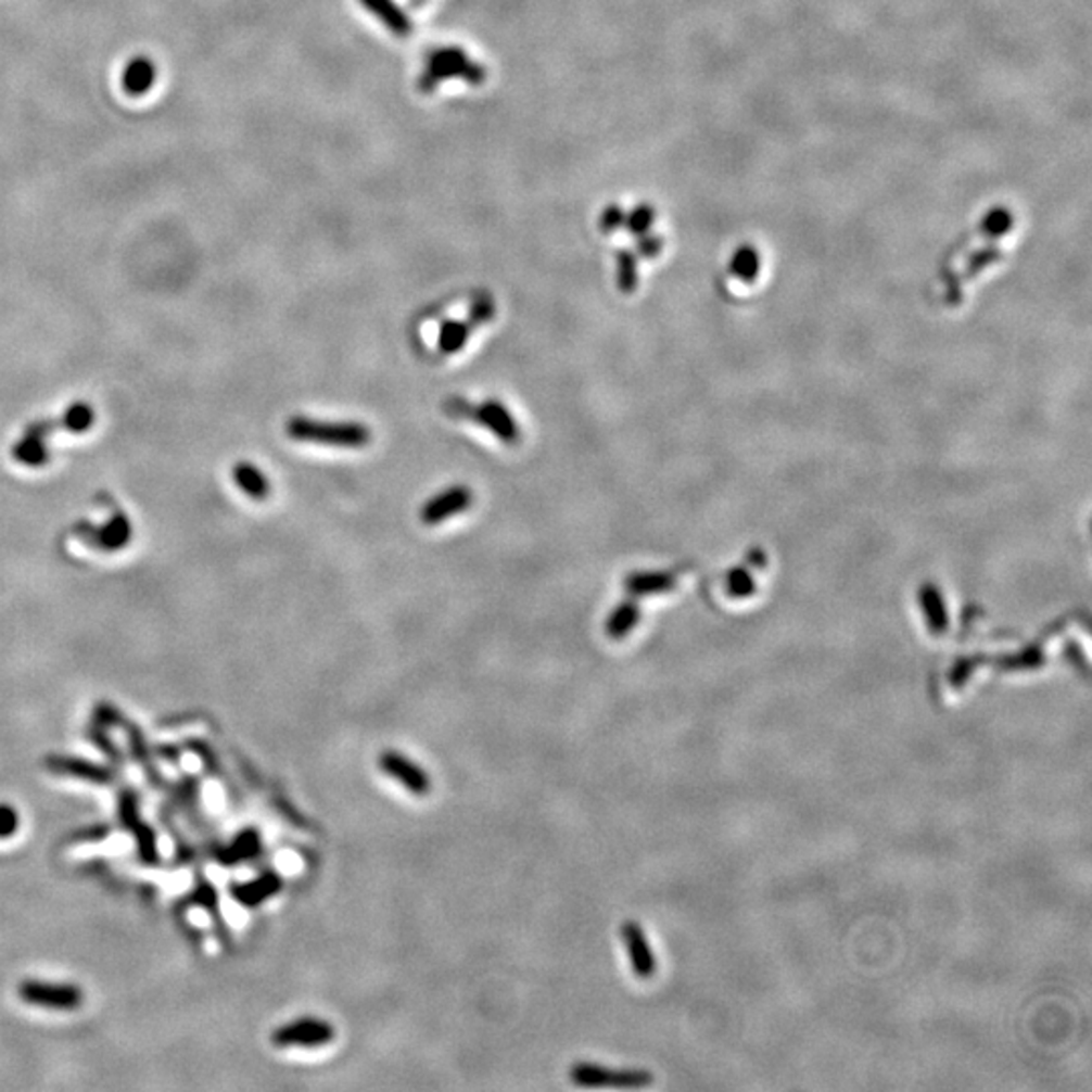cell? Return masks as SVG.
<instances>
[{"label": "cell", "mask_w": 1092, "mask_h": 1092, "mask_svg": "<svg viewBox=\"0 0 1092 1092\" xmlns=\"http://www.w3.org/2000/svg\"><path fill=\"white\" fill-rule=\"evenodd\" d=\"M288 435L295 442L325 443L332 447L360 449L369 445L370 429L356 421H320L310 417H292L288 421Z\"/></svg>", "instance_id": "1"}, {"label": "cell", "mask_w": 1092, "mask_h": 1092, "mask_svg": "<svg viewBox=\"0 0 1092 1092\" xmlns=\"http://www.w3.org/2000/svg\"><path fill=\"white\" fill-rule=\"evenodd\" d=\"M569 1078L581 1089H644L653 1077L637 1068H607L601 1064L576 1063L569 1068Z\"/></svg>", "instance_id": "2"}, {"label": "cell", "mask_w": 1092, "mask_h": 1092, "mask_svg": "<svg viewBox=\"0 0 1092 1092\" xmlns=\"http://www.w3.org/2000/svg\"><path fill=\"white\" fill-rule=\"evenodd\" d=\"M337 1028L322 1018L292 1019L271 1033V1042L278 1049H322L334 1042Z\"/></svg>", "instance_id": "3"}, {"label": "cell", "mask_w": 1092, "mask_h": 1092, "mask_svg": "<svg viewBox=\"0 0 1092 1092\" xmlns=\"http://www.w3.org/2000/svg\"><path fill=\"white\" fill-rule=\"evenodd\" d=\"M377 765L386 777L399 783L401 787H405L409 793H414L417 798H423V796L431 793V775L419 763H415L414 759H409L407 754L395 751V749H386L379 754Z\"/></svg>", "instance_id": "4"}, {"label": "cell", "mask_w": 1092, "mask_h": 1092, "mask_svg": "<svg viewBox=\"0 0 1092 1092\" xmlns=\"http://www.w3.org/2000/svg\"><path fill=\"white\" fill-rule=\"evenodd\" d=\"M473 503V492L468 486H452L433 496L429 503L421 508V522L428 526H435L443 520L458 517L466 512Z\"/></svg>", "instance_id": "5"}, {"label": "cell", "mask_w": 1092, "mask_h": 1092, "mask_svg": "<svg viewBox=\"0 0 1092 1092\" xmlns=\"http://www.w3.org/2000/svg\"><path fill=\"white\" fill-rule=\"evenodd\" d=\"M621 941L627 949L635 977H639V979L653 977L656 969H658V963H656V955L651 951L650 941L642 929V925L635 920L623 923L621 925Z\"/></svg>", "instance_id": "6"}, {"label": "cell", "mask_w": 1092, "mask_h": 1092, "mask_svg": "<svg viewBox=\"0 0 1092 1092\" xmlns=\"http://www.w3.org/2000/svg\"><path fill=\"white\" fill-rule=\"evenodd\" d=\"M18 995L27 1004L60 1007V1010H72V1007L81 1004V991L75 986H53V983L25 981L18 988Z\"/></svg>", "instance_id": "7"}, {"label": "cell", "mask_w": 1092, "mask_h": 1092, "mask_svg": "<svg viewBox=\"0 0 1092 1092\" xmlns=\"http://www.w3.org/2000/svg\"><path fill=\"white\" fill-rule=\"evenodd\" d=\"M472 419L490 429L504 443L512 445L520 440V428L500 401H484L480 407H473Z\"/></svg>", "instance_id": "8"}, {"label": "cell", "mask_w": 1092, "mask_h": 1092, "mask_svg": "<svg viewBox=\"0 0 1092 1092\" xmlns=\"http://www.w3.org/2000/svg\"><path fill=\"white\" fill-rule=\"evenodd\" d=\"M156 79H158V65L148 55H136L128 61L119 77L122 89L132 98L147 96L148 91L154 88Z\"/></svg>", "instance_id": "9"}, {"label": "cell", "mask_w": 1092, "mask_h": 1092, "mask_svg": "<svg viewBox=\"0 0 1092 1092\" xmlns=\"http://www.w3.org/2000/svg\"><path fill=\"white\" fill-rule=\"evenodd\" d=\"M105 529H81L79 536L86 541V545L93 546L98 550H118L126 546L130 538V524L124 515H114V518L104 524Z\"/></svg>", "instance_id": "10"}, {"label": "cell", "mask_w": 1092, "mask_h": 1092, "mask_svg": "<svg viewBox=\"0 0 1092 1092\" xmlns=\"http://www.w3.org/2000/svg\"><path fill=\"white\" fill-rule=\"evenodd\" d=\"M281 888H283V880H281L280 874L266 872V874H262V876H257L253 880H247L243 885H237L233 888V897L243 906H259L262 902L269 901L271 897H276Z\"/></svg>", "instance_id": "11"}, {"label": "cell", "mask_w": 1092, "mask_h": 1092, "mask_svg": "<svg viewBox=\"0 0 1092 1092\" xmlns=\"http://www.w3.org/2000/svg\"><path fill=\"white\" fill-rule=\"evenodd\" d=\"M233 480H236L237 486L241 487V492L252 500H266L269 496V490H271L269 480L253 464H247V461L237 464L233 468Z\"/></svg>", "instance_id": "12"}, {"label": "cell", "mask_w": 1092, "mask_h": 1092, "mask_svg": "<svg viewBox=\"0 0 1092 1092\" xmlns=\"http://www.w3.org/2000/svg\"><path fill=\"white\" fill-rule=\"evenodd\" d=\"M639 620V607L634 601H621L609 615L606 623V632L611 639H621L630 634Z\"/></svg>", "instance_id": "13"}, {"label": "cell", "mask_w": 1092, "mask_h": 1092, "mask_svg": "<svg viewBox=\"0 0 1092 1092\" xmlns=\"http://www.w3.org/2000/svg\"><path fill=\"white\" fill-rule=\"evenodd\" d=\"M468 339H470V325L458 322V320H449L440 330L437 346H440L443 355H456V353H459L466 346Z\"/></svg>", "instance_id": "14"}, {"label": "cell", "mask_w": 1092, "mask_h": 1092, "mask_svg": "<svg viewBox=\"0 0 1092 1092\" xmlns=\"http://www.w3.org/2000/svg\"><path fill=\"white\" fill-rule=\"evenodd\" d=\"M670 583H672V579L662 575V573H634V575L627 576L625 587L634 595H650V593L668 589Z\"/></svg>", "instance_id": "15"}, {"label": "cell", "mask_w": 1092, "mask_h": 1092, "mask_svg": "<svg viewBox=\"0 0 1092 1092\" xmlns=\"http://www.w3.org/2000/svg\"><path fill=\"white\" fill-rule=\"evenodd\" d=\"M262 840L255 829H247L237 836L236 841L229 846V862H243L259 854Z\"/></svg>", "instance_id": "16"}, {"label": "cell", "mask_w": 1092, "mask_h": 1092, "mask_svg": "<svg viewBox=\"0 0 1092 1092\" xmlns=\"http://www.w3.org/2000/svg\"><path fill=\"white\" fill-rule=\"evenodd\" d=\"M53 765L60 769V771H65V773H75V775H84V777H89V779H105L104 771H100L93 765H88V763H77V761H69V759H55Z\"/></svg>", "instance_id": "17"}, {"label": "cell", "mask_w": 1092, "mask_h": 1092, "mask_svg": "<svg viewBox=\"0 0 1092 1092\" xmlns=\"http://www.w3.org/2000/svg\"><path fill=\"white\" fill-rule=\"evenodd\" d=\"M494 314H496L494 302L490 297H480V300L473 302L470 314H468V320H470V325L472 326H482L490 322L494 318Z\"/></svg>", "instance_id": "18"}, {"label": "cell", "mask_w": 1092, "mask_h": 1092, "mask_svg": "<svg viewBox=\"0 0 1092 1092\" xmlns=\"http://www.w3.org/2000/svg\"><path fill=\"white\" fill-rule=\"evenodd\" d=\"M16 826H18V820H16L15 810L9 805H0V838L13 836Z\"/></svg>", "instance_id": "19"}, {"label": "cell", "mask_w": 1092, "mask_h": 1092, "mask_svg": "<svg viewBox=\"0 0 1092 1092\" xmlns=\"http://www.w3.org/2000/svg\"><path fill=\"white\" fill-rule=\"evenodd\" d=\"M447 411L452 415H459V417H472L473 407H470L466 401L449 399L447 401Z\"/></svg>", "instance_id": "20"}]
</instances>
